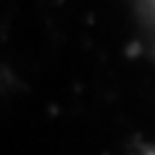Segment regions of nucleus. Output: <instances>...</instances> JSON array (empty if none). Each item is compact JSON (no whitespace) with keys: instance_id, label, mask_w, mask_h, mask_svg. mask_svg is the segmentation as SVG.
Instances as JSON below:
<instances>
[{"instance_id":"nucleus-1","label":"nucleus","mask_w":155,"mask_h":155,"mask_svg":"<svg viewBox=\"0 0 155 155\" xmlns=\"http://www.w3.org/2000/svg\"><path fill=\"white\" fill-rule=\"evenodd\" d=\"M147 155H155V153H147Z\"/></svg>"}]
</instances>
